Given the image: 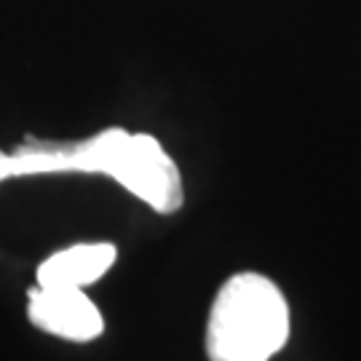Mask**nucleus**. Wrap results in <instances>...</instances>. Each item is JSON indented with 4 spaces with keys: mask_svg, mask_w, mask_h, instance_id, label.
<instances>
[{
    "mask_svg": "<svg viewBox=\"0 0 361 361\" xmlns=\"http://www.w3.org/2000/svg\"><path fill=\"white\" fill-rule=\"evenodd\" d=\"M40 174H107L158 214L177 212L185 198L180 169L164 145L118 126L80 142L27 140L13 153L0 150V185Z\"/></svg>",
    "mask_w": 361,
    "mask_h": 361,
    "instance_id": "nucleus-1",
    "label": "nucleus"
},
{
    "mask_svg": "<svg viewBox=\"0 0 361 361\" xmlns=\"http://www.w3.org/2000/svg\"><path fill=\"white\" fill-rule=\"evenodd\" d=\"M289 340V305L262 273H235L219 286L207 322L209 361H271Z\"/></svg>",
    "mask_w": 361,
    "mask_h": 361,
    "instance_id": "nucleus-2",
    "label": "nucleus"
},
{
    "mask_svg": "<svg viewBox=\"0 0 361 361\" xmlns=\"http://www.w3.org/2000/svg\"><path fill=\"white\" fill-rule=\"evenodd\" d=\"M27 319L40 332L70 343H91L104 332L102 310L91 302L83 289H30Z\"/></svg>",
    "mask_w": 361,
    "mask_h": 361,
    "instance_id": "nucleus-3",
    "label": "nucleus"
},
{
    "mask_svg": "<svg viewBox=\"0 0 361 361\" xmlns=\"http://www.w3.org/2000/svg\"><path fill=\"white\" fill-rule=\"evenodd\" d=\"M118 249L107 241L73 244L43 259L35 271V286L46 289H86L116 265Z\"/></svg>",
    "mask_w": 361,
    "mask_h": 361,
    "instance_id": "nucleus-4",
    "label": "nucleus"
}]
</instances>
